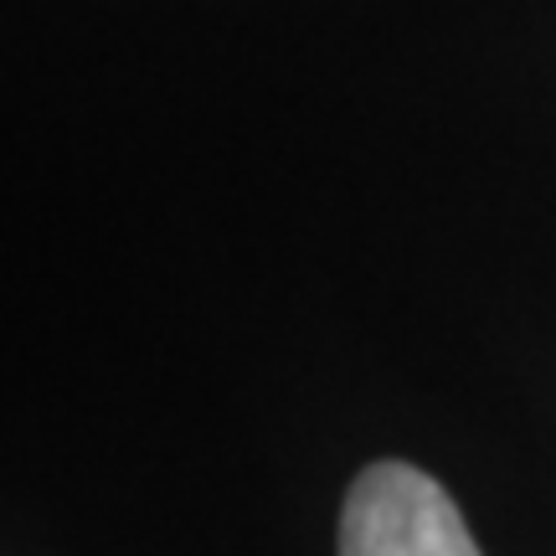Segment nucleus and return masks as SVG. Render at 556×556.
<instances>
[{
  "label": "nucleus",
  "mask_w": 556,
  "mask_h": 556,
  "mask_svg": "<svg viewBox=\"0 0 556 556\" xmlns=\"http://www.w3.org/2000/svg\"><path fill=\"white\" fill-rule=\"evenodd\" d=\"M340 556H479V546L433 475L371 464L345 495Z\"/></svg>",
  "instance_id": "obj_1"
}]
</instances>
